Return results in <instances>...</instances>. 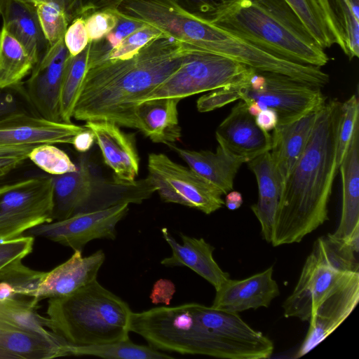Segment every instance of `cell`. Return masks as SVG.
<instances>
[{
    "mask_svg": "<svg viewBox=\"0 0 359 359\" xmlns=\"http://www.w3.org/2000/svg\"><path fill=\"white\" fill-rule=\"evenodd\" d=\"M198 48L159 37L126 60H109L86 70L73 118L108 121L137 129V101L180 68Z\"/></svg>",
    "mask_w": 359,
    "mask_h": 359,
    "instance_id": "6da1fadb",
    "label": "cell"
},
{
    "mask_svg": "<svg viewBox=\"0 0 359 359\" xmlns=\"http://www.w3.org/2000/svg\"><path fill=\"white\" fill-rule=\"evenodd\" d=\"M341 106L334 99L320 107L308 144L282 188L271 243L274 247L299 243L328 220V204L339 171Z\"/></svg>",
    "mask_w": 359,
    "mask_h": 359,
    "instance_id": "7a4b0ae2",
    "label": "cell"
},
{
    "mask_svg": "<svg viewBox=\"0 0 359 359\" xmlns=\"http://www.w3.org/2000/svg\"><path fill=\"white\" fill-rule=\"evenodd\" d=\"M269 53L322 67L329 57L284 0H235L210 21Z\"/></svg>",
    "mask_w": 359,
    "mask_h": 359,
    "instance_id": "3957f363",
    "label": "cell"
},
{
    "mask_svg": "<svg viewBox=\"0 0 359 359\" xmlns=\"http://www.w3.org/2000/svg\"><path fill=\"white\" fill-rule=\"evenodd\" d=\"M132 311L97 280L61 297L48 299L43 325L72 346L129 339Z\"/></svg>",
    "mask_w": 359,
    "mask_h": 359,
    "instance_id": "277c9868",
    "label": "cell"
},
{
    "mask_svg": "<svg viewBox=\"0 0 359 359\" xmlns=\"http://www.w3.org/2000/svg\"><path fill=\"white\" fill-rule=\"evenodd\" d=\"M238 100L255 102L262 110H275L278 124L294 121L326 102L319 87L282 74L250 68L237 81L201 96L196 107L200 112H208Z\"/></svg>",
    "mask_w": 359,
    "mask_h": 359,
    "instance_id": "5b68a950",
    "label": "cell"
},
{
    "mask_svg": "<svg viewBox=\"0 0 359 359\" xmlns=\"http://www.w3.org/2000/svg\"><path fill=\"white\" fill-rule=\"evenodd\" d=\"M357 254L351 245L332 233L319 237L293 292L283 304L284 316L309 321L332 291L351 273L359 271Z\"/></svg>",
    "mask_w": 359,
    "mask_h": 359,
    "instance_id": "8992f818",
    "label": "cell"
},
{
    "mask_svg": "<svg viewBox=\"0 0 359 359\" xmlns=\"http://www.w3.org/2000/svg\"><path fill=\"white\" fill-rule=\"evenodd\" d=\"M38 306L18 297L0 301V359H49L68 355V344L42 323Z\"/></svg>",
    "mask_w": 359,
    "mask_h": 359,
    "instance_id": "52a82bcc",
    "label": "cell"
},
{
    "mask_svg": "<svg viewBox=\"0 0 359 359\" xmlns=\"http://www.w3.org/2000/svg\"><path fill=\"white\" fill-rule=\"evenodd\" d=\"M250 68L226 57L198 49L173 74L142 96L137 104L161 98L182 100L221 88L237 81Z\"/></svg>",
    "mask_w": 359,
    "mask_h": 359,
    "instance_id": "ba28073f",
    "label": "cell"
},
{
    "mask_svg": "<svg viewBox=\"0 0 359 359\" xmlns=\"http://www.w3.org/2000/svg\"><path fill=\"white\" fill-rule=\"evenodd\" d=\"M52 176H38L2 185L0 190V241L12 240L53 221Z\"/></svg>",
    "mask_w": 359,
    "mask_h": 359,
    "instance_id": "9c48e42d",
    "label": "cell"
},
{
    "mask_svg": "<svg viewBox=\"0 0 359 359\" xmlns=\"http://www.w3.org/2000/svg\"><path fill=\"white\" fill-rule=\"evenodd\" d=\"M147 177L166 203H177L210 215L224 205L221 191L197 174L163 154L148 156Z\"/></svg>",
    "mask_w": 359,
    "mask_h": 359,
    "instance_id": "30bf717a",
    "label": "cell"
},
{
    "mask_svg": "<svg viewBox=\"0 0 359 359\" xmlns=\"http://www.w3.org/2000/svg\"><path fill=\"white\" fill-rule=\"evenodd\" d=\"M86 127L53 121L28 111L0 117V158L25 156L35 147L46 144H72L74 136Z\"/></svg>",
    "mask_w": 359,
    "mask_h": 359,
    "instance_id": "8fae6325",
    "label": "cell"
},
{
    "mask_svg": "<svg viewBox=\"0 0 359 359\" xmlns=\"http://www.w3.org/2000/svg\"><path fill=\"white\" fill-rule=\"evenodd\" d=\"M128 210L129 204L122 203L100 210L80 212L64 219L38 225L24 234L48 239L74 251H82L93 240H114L116 225Z\"/></svg>",
    "mask_w": 359,
    "mask_h": 359,
    "instance_id": "7c38bea8",
    "label": "cell"
},
{
    "mask_svg": "<svg viewBox=\"0 0 359 359\" xmlns=\"http://www.w3.org/2000/svg\"><path fill=\"white\" fill-rule=\"evenodd\" d=\"M69 56L64 38L50 46L46 53L33 67L22 88L25 96L40 116L62 121L60 96L67 60Z\"/></svg>",
    "mask_w": 359,
    "mask_h": 359,
    "instance_id": "4fadbf2b",
    "label": "cell"
},
{
    "mask_svg": "<svg viewBox=\"0 0 359 359\" xmlns=\"http://www.w3.org/2000/svg\"><path fill=\"white\" fill-rule=\"evenodd\" d=\"M67 261L48 272H41L29 298L38 304L44 299L69 295L97 280L100 269L105 259L103 250L83 257L82 251L75 250Z\"/></svg>",
    "mask_w": 359,
    "mask_h": 359,
    "instance_id": "5bb4252c",
    "label": "cell"
},
{
    "mask_svg": "<svg viewBox=\"0 0 359 359\" xmlns=\"http://www.w3.org/2000/svg\"><path fill=\"white\" fill-rule=\"evenodd\" d=\"M358 301L359 271H355L324 299L311 317L309 330L294 358L304 356L325 339L348 318Z\"/></svg>",
    "mask_w": 359,
    "mask_h": 359,
    "instance_id": "9a60e30c",
    "label": "cell"
},
{
    "mask_svg": "<svg viewBox=\"0 0 359 359\" xmlns=\"http://www.w3.org/2000/svg\"><path fill=\"white\" fill-rule=\"evenodd\" d=\"M215 137L218 145L245 163L271 148V135L257 125L247 104L242 100L218 126Z\"/></svg>",
    "mask_w": 359,
    "mask_h": 359,
    "instance_id": "2e32d148",
    "label": "cell"
},
{
    "mask_svg": "<svg viewBox=\"0 0 359 359\" xmlns=\"http://www.w3.org/2000/svg\"><path fill=\"white\" fill-rule=\"evenodd\" d=\"M273 273L271 266L244 279L229 278L215 289L211 306L238 313L249 309L269 307L272 300L280 294Z\"/></svg>",
    "mask_w": 359,
    "mask_h": 359,
    "instance_id": "e0dca14e",
    "label": "cell"
},
{
    "mask_svg": "<svg viewBox=\"0 0 359 359\" xmlns=\"http://www.w3.org/2000/svg\"><path fill=\"white\" fill-rule=\"evenodd\" d=\"M94 134L105 163L115 178L133 182L139 173L140 158L135 134L126 133L117 124L108 121H89L84 126Z\"/></svg>",
    "mask_w": 359,
    "mask_h": 359,
    "instance_id": "ac0fdd59",
    "label": "cell"
},
{
    "mask_svg": "<svg viewBox=\"0 0 359 359\" xmlns=\"http://www.w3.org/2000/svg\"><path fill=\"white\" fill-rule=\"evenodd\" d=\"M320 109L294 121L278 124L273 130L269 152L282 188L308 144Z\"/></svg>",
    "mask_w": 359,
    "mask_h": 359,
    "instance_id": "d6986e66",
    "label": "cell"
},
{
    "mask_svg": "<svg viewBox=\"0 0 359 359\" xmlns=\"http://www.w3.org/2000/svg\"><path fill=\"white\" fill-rule=\"evenodd\" d=\"M162 235L172 250V255L164 258L161 264L165 266H187L209 282L215 289L230 278L213 257L215 248L203 238H197L180 233L182 244L179 243L167 228Z\"/></svg>",
    "mask_w": 359,
    "mask_h": 359,
    "instance_id": "ffe728a7",
    "label": "cell"
},
{
    "mask_svg": "<svg viewBox=\"0 0 359 359\" xmlns=\"http://www.w3.org/2000/svg\"><path fill=\"white\" fill-rule=\"evenodd\" d=\"M342 186L340 220L332 235L348 241L359 231V124L355 128L349 146L339 164Z\"/></svg>",
    "mask_w": 359,
    "mask_h": 359,
    "instance_id": "44dd1931",
    "label": "cell"
},
{
    "mask_svg": "<svg viewBox=\"0 0 359 359\" xmlns=\"http://www.w3.org/2000/svg\"><path fill=\"white\" fill-rule=\"evenodd\" d=\"M187 163L188 167L207 180L222 194H226L233 187L236 175L245 161L232 155L219 145L215 152L208 150L194 151L168 145Z\"/></svg>",
    "mask_w": 359,
    "mask_h": 359,
    "instance_id": "7402d4cb",
    "label": "cell"
},
{
    "mask_svg": "<svg viewBox=\"0 0 359 359\" xmlns=\"http://www.w3.org/2000/svg\"><path fill=\"white\" fill-rule=\"evenodd\" d=\"M1 16L2 27L22 44L36 65L50 45L40 25L35 6L25 0H7Z\"/></svg>",
    "mask_w": 359,
    "mask_h": 359,
    "instance_id": "603a6c76",
    "label": "cell"
},
{
    "mask_svg": "<svg viewBox=\"0 0 359 359\" xmlns=\"http://www.w3.org/2000/svg\"><path fill=\"white\" fill-rule=\"evenodd\" d=\"M258 187V199L251 210L261 226L263 239L271 243L275 216L279 203L281 184L276 173L270 152H265L248 162Z\"/></svg>",
    "mask_w": 359,
    "mask_h": 359,
    "instance_id": "cb8c5ba5",
    "label": "cell"
},
{
    "mask_svg": "<svg viewBox=\"0 0 359 359\" xmlns=\"http://www.w3.org/2000/svg\"><path fill=\"white\" fill-rule=\"evenodd\" d=\"M177 98H161L136 105L137 129L154 143L175 144L182 136Z\"/></svg>",
    "mask_w": 359,
    "mask_h": 359,
    "instance_id": "d4e9b609",
    "label": "cell"
},
{
    "mask_svg": "<svg viewBox=\"0 0 359 359\" xmlns=\"http://www.w3.org/2000/svg\"><path fill=\"white\" fill-rule=\"evenodd\" d=\"M337 39L352 60L359 55V0H318Z\"/></svg>",
    "mask_w": 359,
    "mask_h": 359,
    "instance_id": "484cf974",
    "label": "cell"
},
{
    "mask_svg": "<svg viewBox=\"0 0 359 359\" xmlns=\"http://www.w3.org/2000/svg\"><path fill=\"white\" fill-rule=\"evenodd\" d=\"M34 64L22 44L4 27L0 30V88L18 86Z\"/></svg>",
    "mask_w": 359,
    "mask_h": 359,
    "instance_id": "4316f807",
    "label": "cell"
},
{
    "mask_svg": "<svg viewBox=\"0 0 359 359\" xmlns=\"http://www.w3.org/2000/svg\"><path fill=\"white\" fill-rule=\"evenodd\" d=\"M69 355H91L110 359H163L173 358L170 355L144 345L128 340L88 346H68Z\"/></svg>",
    "mask_w": 359,
    "mask_h": 359,
    "instance_id": "83f0119b",
    "label": "cell"
},
{
    "mask_svg": "<svg viewBox=\"0 0 359 359\" xmlns=\"http://www.w3.org/2000/svg\"><path fill=\"white\" fill-rule=\"evenodd\" d=\"M89 44L76 55H69L65 68L60 96L61 121L72 123L73 112L87 70Z\"/></svg>",
    "mask_w": 359,
    "mask_h": 359,
    "instance_id": "f1b7e54d",
    "label": "cell"
},
{
    "mask_svg": "<svg viewBox=\"0 0 359 359\" xmlns=\"http://www.w3.org/2000/svg\"><path fill=\"white\" fill-rule=\"evenodd\" d=\"M324 49L337 45V39L318 0H284Z\"/></svg>",
    "mask_w": 359,
    "mask_h": 359,
    "instance_id": "f546056e",
    "label": "cell"
},
{
    "mask_svg": "<svg viewBox=\"0 0 359 359\" xmlns=\"http://www.w3.org/2000/svg\"><path fill=\"white\" fill-rule=\"evenodd\" d=\"M118 15V22L111 31L101 39L88 43L87 69L104 62L113 48L145 24L128 18L119 9Z\"/></svg>",
    "mask_w": 359,
    "mask_h": 359,
    "instance_id": "4dcf8cb0",
    "label": "cell"
},
{
    "mask_svg": "<svg viewBox=\"0 0 359 359\" xmlns=\"http://www.w3.org/2000/svg\"><path fill=\"white\" fill-rule=\"evenodd\" d=\"M34 241V237L27 235L0 241V281H6L24 265L22 260L32 252Z\"/></svg>",
    "mask_w": 359,
    "mask_h": 359,
    "instance_id": "1f68e13d",
    "label": "cell"
},
{
    "mask_svg": "<svg viewBox=\"0 0 359 359\" xmlns=\"http://www.w3.org/2000/svg\"><path fill=\"white\" fill-rule=\"evenodd\" d=\"M33 5L36 8L43 32L51 46L64 38L69 25L67 15L55 2L38 1Z\"/></svg>",
    "mask_w": 359,
    "mask_h": 359,
    "instance_id": "d6a6232c",
    "label": "cell"
},
{
    "mask_svg": "<svg viewBox=\"0 0 359 359\" xmlns=\"http://www.w3.org/2000/svg\"><path fill=\"white\" fill-rule=\"evenodd\" d=\"M28 159L50 175H60L76 169V163L55 144H46L35 147L29 154Z\"/></svg>",
    "mask_w": 359,
    "mask_h": 359,
    "instance_id": "836d02e7",
    "label": "cell"
},
{
    "mask_svg": "<svg viewBox=\"0 0 359 359\" xmlns=\"http://www.w3.org/2000/svg\"><path fill=\"white\" fill-rule=\"evenodd\" d=\"M359 124V102L356 95H352L341 103L337 141V160L341 163L349 146L357 125Z\"/></svg>",
    "mask_w": 359,
    "mask_h": 359,
    "instance_id": "e575fe53",
    "label": "cell"
},
{
    "mask_svg": "<svg viewBox=\"0 0 359 359\" xmlns=\"http://www.w3.org/2000/svg\"><path fill=\"white\" fill-rule=\"evenodd\" d=\"M159 37H169L155 27L144 24L128 36L107 55L106 60H126L137 54L152 40Z\"/></svg>",
    "mask_w": 359,
    "mask_h": 359,
    "instance_id": "d590c367",
    "label": "cell"
},
{
    "mask_svg": "<svg viewBox=\"0 0 359 359\" xmlns=\"http://www.w3.org/2000/svg\"><path fill=\"white\" fill-rule=\"evenodd\" d=\"M119 19L118 9H101L84 18L89 42L101 39L111 31Z\"/></svg>",
    "mask_w": 359,
    "mask_h": 359,
    "instance_id": "8d00e7d4",
    "label": "cell"
},
{
    "mask_svg": "<svg viewBox=\"0 0 359 359\" xmlns=\"http://www.w3.org/2000/svg\"><path fill=\"white\" fill-rule=\"evenodd\" d=\"M194 15L211 21L235 0H173Z\"/></svg>",
    "mask_w": 359,
    "mask_h": 359,
    "instance_id": "74e56055",
    "label": "cell"
},
{
    "mask_svg": "<svg viewBox=\"0 0 359 359\" xmlns=\"http://www.w3.org/2000/svg\"><path fill=\"white\" fill-rule=\"evenodd\" d=\"M64 42L72 56L86 48L89 40L83 18H76L70 22L64 36Z\"/></svg>",
    "mask_w": 359,
    "mask_h": 359,
    "instance_id": "f35d334b",
    "label": "cell"
},
{
    "mask_svg": "<svg viewBox=\"0 0 359 359\" xmlns=\"http://www.w3.org/2000/svg\"><path fill=\"white\" fill-rule=\"evenodd\" d=\"M22 84L14 88H0V117L15 112L27 111L17 95Z\"/></svg>",
    "mask_w": 359,
    "mask_h": 359,
    "instance_id": "ab89813d",
    "label": "cell"
},
{
    "mask_svg": "<svg viewBox=\"0 0 359 359\" xmlns=\"http://www.w3.org/2000/svg\"><path fill=\"white\" fill-rule=\"evenodd\" d=\"M126 0H79L76 18H86L101 9H118Z\"/></svg>",
    "mask_w": 359,
    "mask_h": 359,
    "instance_id": "60d3db41",
    "label": "cell"
},
{
    "mask_svg": "<svg viewBox=\"0 0 359 359\" xmlns=\"http://www.w3.org/2000/svg\"><path fill=\"white\" fill-rule=\"evenodd\" d=\"M255 119L257 125L266 132L273 130L278 123V114L272 109L262 110Z\"/></svg>",
    "mask_w": 359,
    "mask_h": 359,
    "instance_id": "b9f144b4",
    "label": "cell"
},
{
    "mask_svg": "<svg viewBox=\"0 0 359 359\" xmlns=\"http://www.w3.org/2000/svg\"><path fill=\"white\" fill-rule=\"evenodd\" d=\"M95 141V138L93 132L86 128L76 134L72 142V145L76 151L80 153H86L93 146Z\"/></svg>",
    "mask_w": 359,
    "mask_h": 359,
    "instance_id": "7bdbcfd3",
    "label": "cell"
},
{
    "mask_svg": "<svg viewBox=\"0 0 359 359\" xmlns=\"http://www.w3.org/2000/svg\"><path fill=\"white\" fill-rule=\"evenodd\" d=\"M31 4L38 1H51L58 4L65 12L67 19L70 22L76 18L79 0H25Z\"/></svg>",
    "mask_w": 359,
    "mask_h": 359,
    "instance_id": "ee69618b",
    "label": "cell"
},
{
    "mask_svg": "<svg viewBox=\"0 0 359 359\" xmlns=\"http://www.w3.org/2000/svg\"><path fill=\"white\" fill-rule=\"evenodd\" d=\"M25 156L0 158V180L8 175L27 160Z\"/></svg>",
    "mask_w": 359,
    "mask_h": 359,
    "instance_id": "f6af8a7d",
    "label": "cell"
},
{
    "mask_svg": "<svg viewBox=\"0 0 359 359\" xmlns=\"http://www.w3.org/2000/svg\"><path fill=\"white\" fill-rule=\"evenodd\" d=\"M243 204L242 194L237 191H230L226 194L224 205L230 210L238 209Z\"/></svg>",
    "mask_w": 359,
    "mask_h": 359,
    "instance_id": "bcb514c9",
    "label": "cell"
},
{
    "mask_svg": "<svg viewBox=\"0 0 359 359\" xmlns=\"http://www.w3.org/2000/svg\"><path fill=\"white\" fill-rule=\"evenodd\" d=\"M6 2H7V0H0V15H1V14H2V12L4 9Z\"/></svg>",
    "mask_w": 359,
    "mask_h": 359,
    "instance_id": "7dc6e473",
    "label": "cell"
},
{
    "mask_svg": "<svg viewBox=\"0 0 359 359\" xmlns=\"http://www.w3.org/2000/svg\"><path fill=\"white\" fill-rule=\"evenodd\" d=\"M2 186H0V190L1 189Z\"/></svg>",
    "mask_w": 359,
    "mask_h": 359,
    "instance_id": "c3c4849f",
    "label": "cell"
}]
</instances>
